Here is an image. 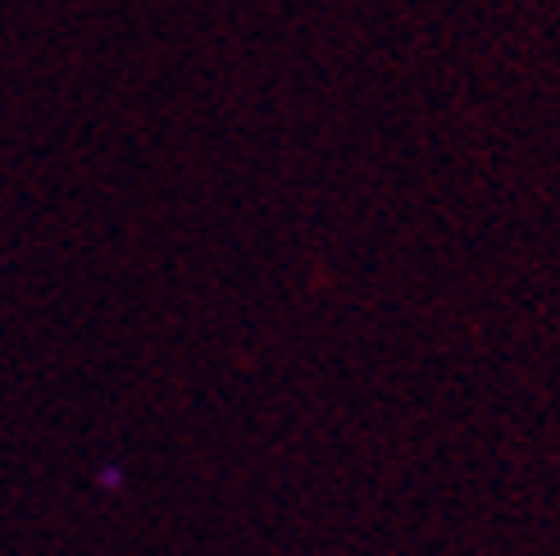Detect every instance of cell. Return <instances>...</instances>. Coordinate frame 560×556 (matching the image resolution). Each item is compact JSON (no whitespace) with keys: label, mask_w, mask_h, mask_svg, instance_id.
<instances>
[{"label":"cell","mask_w":560,"mask_h":556,"mask_svg":"<svg viewBox=\"0 0 560 556\" xmlns=\"http://www.w3.org/2000/svg\"><path fill=\"white\" fill-rule=\"evenodd\" d=\"M96 484H101L105 493H119V488H124V465H101V470H96Z\"/></svg>","instance_id":"obj_1"}]
</instances>
